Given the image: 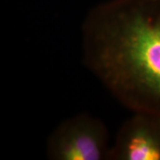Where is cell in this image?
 <instances>
[{"label":"cell","mask_w":160,"mask_h":160,"mask_svg":"<svg viewBox=\"0 0 160 160\" xmlns=\"http://www.w3.org/2000/svg\"><path fill=\"white\" fill-rule=\"evenodd\" d=\"M83 62L126 109L160 115V0H107L81 28Z\"/></svg>","instance_id":"obj_1"},{"label":"cell","mask_w":160,"mask_h":160,"mask_svg":"<svg viewBox=\"0 0 160 160\" xmlns=\"http://www.w3.org/2000/svg\"><path fill=\"white\" fill-rule=\"evenodd\" d=\"M111 142L102 120L78 113L61 122L46 140L51 160H108Z\"/></svg>","instance_id":"obj_2"},{"label":"cell","mask_w":160,"mask_h":160,"mask_svg":"<svg viewBox=\"0 0 160 160\" xmlns=\"http://www.w3.org/2000/svg\"><path fill=\"white\" fill-rule=\"evenodd\" d=\"M108 160H160V115L132 112L111 142Z\"/></svg>","instance_id":"obj_3"}]
</instances>
